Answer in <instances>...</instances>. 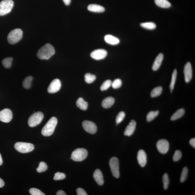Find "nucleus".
<instances>
[{
	"mask_svg": "<svg viewBox=\"0 0 195 195\" xmlns=\"http://www.w3.org/2000/svg\"><path fill=\"white\" fill-rule=\"evenodd\" d=\"M55 53L54 48L49 43H47L38 50L37 56L41 60H48Z\"/></svg>",
	"mask_w": 195,
	"mask_h": 195,
	"instance_id": "1",
	"label": "nucleus"
},
{
	"mask_svg": "<svg viewBox=\"0 0 195 195\" xmlns=\"http://www.w3.org/2000/svg\"><path fill=\"white\" fill-rule=\"evenodd\" d=\"M58 120L56 117H51L42 129V134L43 136L47 137L52 135L54 132Z\"/></svg>",
	"mask_w": 195,
	"mask_h": 195,
	"instance_id": "2",
	"label": "nucleus"
},
{
	"mask_svg": "<svg viewBox=\"0 0 195 195\" xmlns=\"http://www.w3.org/2000/svg\"><path fill=\"white\" fill-rule=\"evenodd\" d=\"M23 32L20 29H16L10 32L8 34L7 40L11 44L18 43L22 38Z\"/></svg>",
	"mask_w": 195,
	"mask_h": 195,
	"instance_id": "3",
	"label": "nucleus"
},
{
	"mask_svg": "<svg viewBox=\"0 0 195 195\" xmlns=\"http://www.w3.org/2000/svg\"><path fill=\"white\" fill-rule=\"evenodd\" d=\"M88 155L87 150L78 148L73 151L71 154V159L75 162H81L86 158Z\"/></svg>",
	"mask_w": 195,
	"mask_h": 195,
	"instance_id": "4",
	"label": "nucleus"
},
{
	"mask_svg": "<svg viewBox=\"0 0 195 195\" xmlns=\"http://www.w3.org/2000/svg\"><path fill=\"white\" fill-rule=\"evenodd\" d=\"M14 2L12 0H3L0 2V16L5 15L12 10Z\"/></svg>",
	"mask_w": 195,
	"mask_h": 195,
	"instance_id": "5",
	"label": "nucleus"
},
{
	"mask_svg": "<svg viewBox=\"0 0 195 195\" xmlns=\"http://www.w3.org/2000/svg\"><path fill=\"white\" fill-rule=\"evenodd\" d=\"M14 147L17 151L22 153L31 152L34 149V148L33 144L23 142L16 143Z\"/></svg>",
	"mask_w": 195,
	"mask_h": 195,
	"instance_id": "6",
	"label": "nucleus"
},
{
	"mask_svg": "<svg viewBox=\"0 0 195 195\" xmlns=\"http://www.w3.org/2000/svg\"><path fill=\"white\" fill-rule=\"evenodd\" d=\"M43 117V114L41 112H35L32 114L28 119L29 126L31 127H36L41 123Z\"/></svg>",
	"mask_w": 195,
	"mask_h": 195,
	"instance_id": "7",
	"label": "nucleus"
},
{
	"mask_svg": "<svg viewBox=\"0 0 195 195\" xmlns=\"http://www.w3.org/2000/svg\"><path fill=\"white\" fill-rule=\"evenodd\" d=\"M109 165L114 176L116 178H119L120 177V172L118 159L115 157L111 158L109 162Z\"/></svg>",
	"mask_w": 195,
	"mask_h": 195,
	"instance_id": "8",
	"label": "nucleus"
},
{
	"mask_svg": "<svg viewBox=\"0 0 195 195\" xmlns=\"http://www.w3.org/2000/svg\"><path fill=\"white\" fill-rule=\"evenodd\" d=\"M13 115L11 111L8 108L3 109L0 111V121L7 123L11 120Z\"/></svg>",
	"mask_w": 195,
	"mask_h": 195,
	"instance_id": "9",
	"label": "nucleus"
},
{
	"mask_svg": "<svg viewBox=\"0 0 195 195\" xmlns=\"http://www.w3.org/2000/svg\"><path fill=\"white\" fill-rule=\"evenodd\" d=\"M157 147L158 151L160 152L162 154H165L169 150V142L166 139H161L157 142Z\"/></svg>",
	"mask_w": 195,
	"mask_h": 195,
	"instance_id": "10",
	"label": "nucleus"
},
{
	"mask_svg": "<svg viewBox=\"0 0 195 195\" xmlns=\"http://www.w3.org/2000/svg\"><path fill=\"white\" fill-rule=\"evenodd\" d=\"M82 127L84 129L89 133L94 134L97 132V126L93 122L91 121H84L82 122Z\"/></svg>",
	"mask_w": 195,
	"mask_h": 195,
	"instance_id": "11",
	"label": "nucleus"
},
{
	"mask_svg": "<svg viewBox=\"0 0 195 195\" xmlns=\"http://www.w3.org/2000/svg\"><path fill=\"white\" fill-rule=\"evenodd\" d=\"M61 87V82L58 79H55L50 83L48 89L49 93H55L58 92Z\"/></svg>",
	"mask_w": 195,
	"mask_h": 195,
	"instance_id": "12",
	"label": "nucleus"
},
{
	"mask_svg": "<svg viewBox=\"0 0 195 195\" xmlns=\"http://www.w3.org/2000/svg\"><path fill=\"white\" fill-rule=\"evenodd\" d=\"M107 51L103 49L94 50L90 54V56L92 59L96 60H100L104 59L107 56Z\"/></svg>",
	"mask_w": 195,
	"mask_h": 195,
	"instance_id": "13",
	"label": "nucleus"
},
{
	"mask_svg": "<svg viewBox=\"0 0 195 195\" xmlns=\"http://www.w3.org/2000/svg\"><path fill=\"white\" fill-rule=\"evenodd\" d=\"M184 73L185 81L188 83L191 81L192 78V69L191 63L188 62L185 65Z\"/></svg>",
	"mask_w": 195,
	"mask_h": 195,
	"instance_id": "14",
	"label": "nucleus"
},
{
	"mask_svg": "<svg viewBox=\"0 0 195 195\" xmlns=\"http://www.w3.org/2000/svg\"><path fill=\"white\" fill-rule=\"evenodd\" d=\"M137 159L139 164L141 167H144L147 163V155L146 152L142 150H140L138 152Z\"/></svg>",
	"mask_w": 195,
	"mask_h": 195,
	"instance_id": "15",
	"label": "nucleus"
},
{
	"mask_svg": "<svg viewBox=\"0 0 195 195\" xmlns=\"http://www.w3.org/2000/svg\"><path fill=\"white\" fill-rule=\"evenodd\" d=\"M136 125L135 121L134 120H131L124 131V135L128 136H132L135 130Z\"/></svg>",
	"mask_w": 195,
	"mask_h": 195,
	"instance_id": "16",
	"label": "nucleus"
},
{
	"mask_svg": "<svg viewBox=\"0 0 195 195\" xmlns=\"http://www.w3.org/2000/svg\"><path fill=\"white\" fill-rule=\"evenodd\" d=\"M93 177L96 182L99 185H102L104 184L103 174L100 169L96 170L93 174Z\"/></svg>",
	"mask_w": 195,
	"mask_h": 195,
	"instance_id": "17",
	"label": "nucleus"
},
{
	"mask_svg": "<svg viewBox=\"0 0 195 195\" xmlns=\"http://www.w3.org/2000/svg\"><path fill=\"white\" fill-rule=\"evenodd\" d=\"M164 55L162 53L159 54L155 59L152 66V69L154 71H157L161 67L162 64Z\"/></svg>",
	"mask_w": 195,
	"mask_h": 195,
	"instance_id": "18",
	"label": "nucleus"
},
{
	"mask_svg": "<svg viewBox=\"0 0 195 195\" xmlns=\"http://www.w3.org/2000/svg\"><path fill=\"white\" fill-rule=\"evenodd\" d=\"M104 40L106 43L112 45L118 44L120 42L118 38L110 34L106 35Z\"/></svg>",
	"mask_w": 195,
	"mask_h": 195,
	"instance_id": "19",
	"label": "nucleus"
},
{
	"mask_svg": "<svg viewBox=\"0 0 195 195\" xmlns=\"http://www.w3.org/2000/svg\"><path fill=\"white\" fill-rule=\"evenodd\" d=\"M89 11L95 13H102L105 11V8L103 6L96 4H91L87 7Z\"/></svg>",
	"mask_w": 195,
	"mask_h": 195,
	"instance_id": "20",
	"label": "nucleus"
},
{
	"mask_svg": "<svg viewBox=\"0 0 195 195\" xmlns=\"http://www.w3.org/2000/svg\"><path fill=\"white\" fill-rule=\"evenodd\" d=\"M115 99L112 97L106 98L102 102V107L105 108H110L115 103Z\"/></svg>",
	"mask_w": 195,
	"mask_h": 195,
	"instance_id": "21",
	"label": "nucleus"
},
{
	"mask_svg": "<svg viewBox=\"0 0 195 195\" xmlns=\"http://www.w3.org/2000/svg\"><path fill=\"white\" fill-rule=\"evenodd\" d=\"M155 3L159 7L162 8H169L171 6V3L167 0H154Z\"/></svg>",
	"mask_w": 195,
	"mask_h": 195,
	"instance_id": "22",
	"label": "nucleus"
},
{
	"mask_svg": "<svg viewBox=\"0 0 195 195\" xmlns=\"http://www.w3.org/2000/svg\"><path fill=\"white\" fill-rule=\"evenodd\" d=\"M76 105L82 110H86L88 107V103L82 98H79L77 100Z\"/></svg>",
	"mask_w": 195,
	"mask_h": 195,
	"instance_id": "23",
	"label": "nucleus"
},
{
	"mask_svg": "<svg viewBox=\"0 0 195 195\" xmlns=\"http://www.w3.org/2000/svg\"><path fill=\"white\" fill-rule=\"evenodd\" d=\"M184 114L185 110L183 108L180 109L173 114L171 117V120L174 121L180 118L181 117H183Z\"/></svg>",
	"mask_w": 195,
	"mask_h": 195,
	"instance_id": "24",
	"label": "nucleus"
},
{
	"mask_svg": "<svg viewBox=\"0 0 195 195\" xmlns=\"http://www.w3.org/2000/svg\"><path fill=\"white\" fill-rule=\"evenodd\" d=\"M33 79V77L31 76L26 77L23 82V87L26 89H28L31 88Z\"/></svg>",
	"mask_w": 195,
	"mask_h": 195,
	"instance_id": "25",
	"label": "nucleus"
},
{
	"mask_svg": "<svg viewBox=\"0 0 195 195\" xmlns=\"http://www.w3.org/2000/svg\"><path fill=\"white\" fill-rule=\"evenodd\" d=\"M177 70L175 69L173 72L172 79H171L170 85L169 86L171 92H172V91L174 89L175 84L176 78H177Z\"/></svg>",
	"mask_w": 195,
	"mask_h": 195,
	"instance_id": "26",
	"label": "nucleus"
},
{
	"mask_svg": "<svg viewBox=\"0 0 195 195\" xmlns=\"http://www.w3.org/2000/svg\"><path fill=\"white\" fill-rule=\"evenodd\" d=\"M140 26L148 30H153L156 28L155 23L151 22L141 23Z\"/></svg>",
	"mask_w": 195,
	"mask_h": 195,
	"instance_id": "27",
	"label": "nucleus"
},
{
	"mask_svg": "<svg viewBox=\"0 0 195 195\" xmlns=\"http://www.w3.org/2000/svg\"><path fill=\"white\" fill-rule=\"evenodd\" d=\"M159 112L158 111H151L149 112L147 115V122H150L157 117L158 115Z\"/></svg>",
	"mask_w": 195,
	"mask_h": 195,
	"instance_id": "28",
	"label": "nucleus"
},
{
	"mask_svg": "<svg viewBox=\"0 0 195 195\" xmlns=\"http://www.w3.org/2000/svg\"><path fill=\"white\" fill-rule=\"evenodd\" d=\"M162 88L161 87H155L152 90L151 92V96L152 98L157 97L160 95L162 93Z\"/></svg>",
	"mask_w": 195,
	"mask_h": 195,
	"instance_id": "29",
	"label": "nucleus"
},
{
	"mask_svg": "<svg viewBox=\"0 0 195 195\" xmlns=\"http://www.w3.org/2000/svg\"><path fill=\"white\" fill-rule=\"evenodd\" d=\"M13 58L11 57L7 58L2 60V63L3 66L6 68H10L11 66Z\"/></svg>",
	"mask_w": 195,
	"mask_h": 195,
	"instance_id": "30",
	"label": "nucleus"
},
{
	"mask_svg": "<svg viewBox=\"0 0 195 195\" xmlns=\"http://www.w3.org/2000/svg\"><path fill=\"white\" fill-rule=\"evenodd\" d=\"M96 77L95 75L87 73L85 75V81L88 84L92 83L95 80Z\"/></svg>",
	"mask_w": 195,
	"mask_h": 195,
	"instance_id": "31",
	"label": "nucleus"
},
{
	"mask_svg": "<svg viewBox=\"0 0 195 195\" xmlns=\"http://www.w3.org/2000/svg\"><path fill=\"white\" fill-rule=\"evenodd\" d=\"M188 171V168L185 167L183 168L182 173H181L180 181L181 183H183L187 179Z\"/></svg>",
	"mask_w": 195,
	"mask_h": 195,
	"instance_id": "32",
	"label": "nucleus"
},
{
	"mask_svg": "<svg viewBox=\"0 0 195 195\" xmlns=\"http://www.w3.org/2000/svg\"><path fill=\"white\" fill-rule=\"evenodd\" d=\"M162 180L163 183L164 189L165 190H167L169 187V176L167 173H165L163 175Z\"/></svg>",
	"mask_w": 195,
	"mask_h": 195,
	"instance_id": "33",
	"label": "nucleus"
},
{
	"mask_svg": "<svg viewBox=\"0 0 195 195\" xmlns=\"http://www.w3.org/2000/svg\"><path fill=\"white\" fill-rule=\"evenodd\" d=\"M48 166L46 163L41 162L40 163L37 169V171L38 173H41L47 170Z\"/></svg>",
	"mask_w": 195,
	"mask_h": 195,
	"instance_id": "34",
	"label": "nucleus"
},
{
	"mask_svg": "<svg viewBox=\"0 0 195 195\" xmlns=\"http://www.w3.org/2000/svg\"><path fill=\"white\" fill-rule=\"evenodd\" d=\"M112 82L110 80L105 81L100 87L101 90L105 91L108 89L109 87L111 86Z\"/></svg>",
	"mask_w": 195,
	"mask_h": 195,
	"instance_id": "35",
	"label": "nucleus"
},
{
	"mask_svg": "<svg viewBox=\"0 0 195 195\" xmlns=\"http://www.w3.org/2000/svg\"><path fill=\"white\" fill-rule=\"evenodd\" d=\"M125 113L123 111H121L119 112L117 115L116 119V122L117 125L121 122H122L125 118Z\"/></svg>",
	"mask_w": 195,
	"mask_h": 195,
	"instance_id": "36",
	"label": "nucleus"
},
{
	"mask_svg": "<svg viewBox=\"0 0 195 195\" xmlns=\"http://www.w3.org/2000/svg\"><path fill=\"white\" fill-rule=\"evenodd\" d=\"M122 81L120 79H116L112 82L111 86L113 88L117 89L120 88L122 86Z\"/></svg>",
	"mask_w": 195,
	"mask_h": 195,
	"instance_id": "37",
	"label": "nucleus"
},
{
	"mask_svg": "<svg viewBox=\"0 0 195 195\" xmlns=\"http://www.w3.org/2000/svg\"><path fill=\"white\" fill-rule=\"evenodd\" d=\"M65 177L66 176L64 173L58 172L55 173L54 180H60L65 179Z\"/></svg>",
	"mask_w": 195,
	"mask_h": 195,
	"instance_id": "38",
	"label": "nucleus"
},
{
	"mask_svg": "<svg viewBox=\"0 0 195 195\" xmlns=\"http://www.w3.org/2000/svg\"><path fill=\"white\" fill-rule=\"evenodd\" d=\"M30 194L32 195H45L44 193L42 192L39 189L36 188H32L29 190Z\"/></svg>",
	"mask_w": 195,
	"mask_h": 195,
	"instance_id": "39",
	"label": "nucleus"
},
{
	"mask_svg": "<svg viewBox=\"0 0 195 195\" xmlns=\"http://www.w3.org/2000/svg\"><path fill=\"white\" fill-rule=\"evenodd\" d=\"M181 157H182V153L181 151L179 150H176L173 156V161L174 162H177L181 159Z\"/></svg>",
	"mask_w": 195,
	"mask_h": 195,
	"instance_id": "40",
	"label": "nucleus"
},
{
	"mask_svg": "<svg viewBox=\"0 0 195 195\" xmlns=\"http://www.w3.org/2000/svg\"><path fill=\"white\" fill-rule=\"evenodd\" d=\"M76 192L78 195H87V194L84 190L81 188H78L76 190Z\"/></svg>",
	"mask_w": 195,
	"mask_h": 195,
	"instance_id": "41",
	"label": "nucleus"
},
{
	"mask_svg": "<svg viewBox=\"0 0 195 195\" xmlns=\"http://www.w3.org/2000/svg\"><path fill=\"white\" fill-rule=\"evenodd\" d=\"M189 143L193 147L195 148V139L193 138L191 139V140H190Z\"/></svg>",
	"mask_w": 195,
	"mask_h": 195,
	"instance_id": "42",
	"label": "nucleus"
},
{
	"mask_svg": "<svg viewBox=\"0 0 195 195\" xmlns=\"http://www.w3.org/2000/svg\"><path fill=\"white\" fill-rule=\"evenodd\" d=\"M56 194L57 195H66V194H65L64 191H62V190H60V191H58L56 193Z\"/></svg>",
	"mask_w": 195,
	"mask_h": 195,
	"instance_id": "43",
	"label": "nucleus"
},
{
	"mask_svg": "<svg viewBox=\"0 0 195 195\" xmlns=\"http://www.w3.org/2000/svg\"><path fill=\"white\" fill-rule=\"evenodd\" d=\"M65 5L69 6L71 3V0H63Z\"/></svg>",
	"mask_w": 195,
	"mask_h": 195,
	"instance_id": "44",
	"label": "nucleus"
},
{
	"mask_svg": "<svg viewBox=\"0 0 195 195\" xmlns=\"http://www.w3.org/2000/svg\"><path fill=\"white\" fill-rule=\"evenodd\" d=\"M4 181L2 179L0 178V188H2L4 186Z\"/></svg>",
	"mask_w": 195,
	"mask_h": 195,
	"instance_id": "45",
	"label": "nucleus"
},
{
	"mask_svg": "<svg viewBox=\"0 0 195 195\" xmlns=\"http://www.w3.org/2000/svg\"><path fill=\"white\" fill-rule=\"evenodd\" d=\"M3 164V160L1 154H0V166L1 165Z\"/></svg>",
	"mask_w": 195,
	"mask_h": 195,
	"instance_id": "46",
	"label": "nucleus"
}]
</instances>
